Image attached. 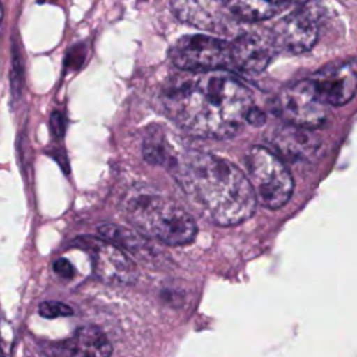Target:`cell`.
<instances>
[{
  "mask_svg": "<svg viewBox=\"0 0 357 357\" xmlns=\"http://www.w3.org/2000/svg\"><path fill=\"white\" fill-rule=\"evenodd\" d=\"M237 18L262 21L272 18L301 0H225Z\"/></svg>",
  "mask_w": 357,
  "mask_h": 357,
  "instance_id": "13",
  "label": "cell"
},
{
  "mask_svg": "<svg viewBox=\"0 0 357 357\" xmlns=\"http://www.w3.org/2000/svg\"><path fill=\"white\" fill-rule=\"evenodd\" d=\"M173 14L192 26L223 32L236 17L225 0H170Z\"/></svg>",
  "mask_w": 357,
  "mask_h": 357,
  "instance_id": "10",
  "label": "cell"
},
{
  "mask_svg": "<svg viewBox=\"0 0 357 357\" xmlns=\"http://www.w3.org/2000/svg\"><path fill=\"white\" fill-rule=\"evenodd\" d=\"M276 112L287 124L312 130L326 121L329 105L317 95L310 78H305L286 86L278 95Z\"/></svg>",
  "mask_w": 357,
  "mask_h": 357,
  "instance_id": "6",
  "label": "cell"
},
{
  "mask_svg": "<svg viewBox=\"0 0 357 357\" xmlns=\"http://www.w3.org/2000/svg\"><path fill=\"white\" fill-rule=\"evenodd\" d=\"M78 245L89 252L95 276L106 284L130 286L138 278L134 261L123 252V248L100 237H81Z\"/></svg>",
  "mask_w": 357,
  "mask_h": 357,
  "instance_id": "7",
  "label": "cell"
},
{
  "mask_svg": "<svg viewBox=\"0 0 357 357\" xmlns=\"http://www.w3.org/2000/svg\"><path fill=\"white\" fill-rule=\"evenodd\" d=\"M160 99L166 114L178 127L213 139L234 135L252 109L251 91L225 70L177 75L163 88Z\"/></svg>",
  "mask_w": 357,
  "mask_h": 357,
  "instance_id": "1",
  "label": "cell"
},
{
  "mask_svg": "<svg viewBox=\"0 0 357 357\" xmlns=\"http://www.w3.org/2000/svg\"><path fill=\"white\" fill-rule=\"evenodd\" d=\"M53 269H54V272H56L59 276H61V278H64V279H70V278L74 276V266H73L71 262L67 261L66 258H59V259H56L54 264H53Z\"/></svg>",
  "mask_w": 357,
  "mask_h": 357,
  "instance_id": "16",
  "label": "cell"
},
{
  "mask_svg": "<svg viewBox=\"0 0 357 357\" xmlns=\"http://www.w3.org/2000/svg\"><path fill=\"white\" fill-rule=\"evenodd\" d=\"M275 50L272 35L268 38L255 32L243 33L231 43L233 67L250 74L261 73L271 63Z\"/></svg>",
  "mask_w": 357,
  "mask_h": 357,
  "instance_id": "11",
  "label": "cell"
},
{
  "mask_svg": "<svg viewBox=\"0 0 357 357\" xmlns=\"http://www.w3.org/2000/svg\"><path fill=\"white\" fill-rule=\"evenodd\" d=\"M321 13L318 6L303 4L283 17L273 28L276 47L293 54L308 52L318 39Z\"/></svg>",
  "mask_w": 357,
  "mask_h": 357,
  "instance_id": "8",
  "label": "cell"
},
{
  "mask_svg": "<svg viewBox=\"0 0 357 357\" xmlns=\"http://www.w3.org/2000/svg\"><path fill=\"white\" fill-rule=\"evenodd\" d=\"M317 95L329 106H343L357 93V60L331 63L310 77Z\"/></svg>",
  "mask_w": 357,
  "mask_h": 357,
  "instance_id": "9",
  "label": "cell"
},
{
  "mask_svg": "<svg viewBox=\"0 0 357 357\" xmlns=\"http://www.w3.org/2000/svg\"><path fill=\"white\" fill-rule=\"evenodd\" d=\"M124 215L142 234L167 245H184L194 240L197 223L176 201L152 190H137L124 201Z\"/></svg>",
  "mask_w": 357,
  "mask_h": 357,
  "instance_id": "3",
  "label": "cell"
},
{
  "mask_svg": "<svg viewBox=\"0 0 357 357\" xmlns=\"http://www.w3.org/2000/svg\"><path fill=\"white\" fill-rule=\"evenodd\" d=\"M187 197L211 222L231 226L255 211L257 197L247 174L231 162L206 152H190L174 166Z\"/></svg>",
  "mask_w": 357,
  "mask_h": 357,
  "instance_id": "2",
  "label": "cell"
},
{
  "mask_svg": "<svg viewBox=\"0 0 357 357\" xmlns=\"http://www.w3.org/2000/svg\"><path fill=\"white\" fill-rule=\"evenodd\" d=\"M39 314L45 318H59L73 314V310L61 301H43L39 305Z\"/></svg>",
  "mask_w": 357,
  "mask_h": 357,
  "instance_id": "15",
  "label": "cell"
},
{
  "mask_svg": "<svg viewBox=\"0 0 357 357\" xmlns=\"http://www.w3.org/2000/svg\"><path fill=\"white\" fill-rule=\"evenodd\" d=\"M49 354L61 356H107L112 346L107 337L95 326H82L75 331L74 336L52 346Z\"/></svg>",
  "mask_w": 357,
  "mask_h": 357,
  "instance_id": "12",
  "label": "cell"
},
{
  "mask_svg": "<svg viewBox=\"0 0 357 357\" xmlns=\"http://www.w3.org/2000/svg\"><path fill=\"white\" fill-rule=\"evenodd\" d=\"M169 57L176 67L184 71H208L233 67L231 43L206 35L180 38L169 50Z\"/></svg>",
  "mask_w": 357,
  "mask_h": 357,
  "instance_id": "5",
  "label": "cell"
},
{
  "mask_svg": "<svg viewBox=\"0 0 357 357\" xmlns=\"http://www.w3.org/2000/svg\"><path fill=\"white\" fill-rule=\"evenodd\" d=\"M98 233L100 237L114 243L116 245L130 252H138L139 250L144 248L142 237L126 227H121L113 223H105L98 227Z\"/></svg>",
  "mask_w": 357,
  "mask_h": 357,
  "instance_id": "14",
  "label": "cell"
},
{
  "mask_svg": "<svg viewBox=\"0 0 357 357\" xmlns=\"http://www.w3.org/2000/svg\"><path fill=\"white\" fill-rule=\"evenodd\" d=\"M244 163L257 201L262 206L279 209L290 199L294 188L293 177L272 151L254 145L247 151Z\"/></svg>",
  "mask_w": 357,
  "mask_h": 357,
  "instance_id": "4",
  "label": "cell"
}]
</instances>
